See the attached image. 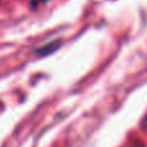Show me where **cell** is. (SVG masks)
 Listing matches in <instances>:
<instances>
[{
  "mask_svg": "<svg viewBox=\"0 0 147 147\" xmlns=\"http://www.w3.org/2000/svg\"><path fill=\"white\" fill-rule=\"evenodd\" d=\"M142 126H143V128H147V115L143 119V121H142Z\"/></svg>",
  "mask_w": 147,
  "mask_h": 147,
  "instance_id": "obj_1",
  "label": "cell"
}]
</instances>
